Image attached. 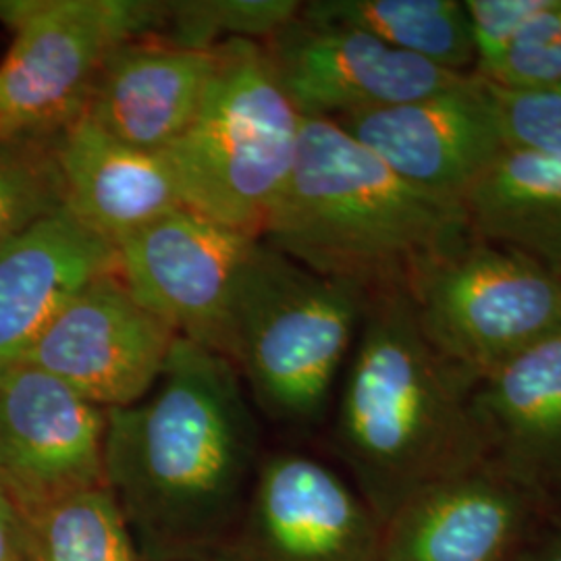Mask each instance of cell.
Instances as JSON below:
<instances>
[{"label": "cell", "mask_w": 561, "mask_h": 561, "mask_svg": "<svg viewBox=\"0 0 561 561\" xmlns=\"http://www.w3.org/2000/svg\"><path fill=\"white\" fill-rule=\"evenodd\" d=\"M238 368L180 337L140 401L106 410L104 481L146 561H208L245 510L261 426Z\"/></svg>", "instance_id": "obj_1"}, {"label": "cell", "mask_w": 561, "mask_h": 561, "mask_svg": "<svg viewBox=\"0 0 561 561\" xmlns=\"http://www.w3.org/2000/svg\"><path fill=\"white\" fill-rule=\"evenodd\" d=\"M472 387L422 335L410 294L368 296L333 445L381 526L424 489L486 461Z\"/></svg>", "instance_id": "obj_2"}, {"label": "cell", "mask_w": 561, "mask_h": 561, "mask_svg": "<svg viewBox=\"0 0 561 561\" xmlns=\"http://www.w3.org/2000/svg\"><path fill=\"white\" fill-rule=\"evenodd\" d=\"M468 236L461 206L401 180L335 121L304 117L296 164L261 240L375 296L412 294Z\"/></svg>", "instance_id": "obj_3"}, {"label": "cell", "mask_w": 561, "mask_h": 561, "mask_svg": "<svg viewBox=\"0 0 561 561\" xmlns=\"http://www.w3.org/2000/svg\"><path fill=\"white\" fill-rule=\"evenodd\" d=\"M368 296L306 268L259 240L241 268L227 322L225 358L266 419L319 421L347 358Z\"/></svg>", "instance_id": "obj_4"}, {"label": "cell", "mask_w": 561, "mask_h": 561, "mask_svg": "<svg viewBox=\"0 0 561 561\" xmlns=\"http://www.w3.org/2000/svg\"><path fill=\"white\" fill-rule=\"evenodd\" d=\"M217 53L196 117L162 157L185 208L261 238L296 164L304 117L262 42H225Z\"/></svg>", "instance_id": "obj_5"}, {"label": "cell", "mask_w": 561, "mask_h": 561, "mask_svg": "<svg viewBox=\"0 0 561 561\" xmlns=\"http://www.w3.org/2000/svg\"><path fill=\"white\" fill-rule=\"evenodd\" d=\"M162 0H2L13 42L0 60V140H55L85 113L108 55L154 38Z\"/></svg>", "instance_id": "obj_6"}, {"label": "cell", "mask_w": 561, "mask_h": 561, "mask_svg": "<svg viewBox=\"0 0 561 561\" xmlns=\"http://www.w3.org/2000/svg\"><path fill=\"white\" fill-rule=\"evenodd\" d=\"M422 335L472 385L561 331V280L537 261L468 236L416 280Z\"/></svg>", "instance_id": "obj_7"}, {"label": "cell", "mask_w": 561, "mask_h": 561, "mask_svg": "<svg viewBox=\"0 0 561 561\" xmlns=\"http://www.w3.org/2000/svg\"><path fill=\"white\" fill-rule=\"evenodd\" d=\"M208 561H382V526L327 463L268 454L240 520Z\"/></svg>", "instance_id": "obj_8"}, {"label": "cell", "mask_w": 561, "mask_h": 561, "mask_svg": "<svg viewBox=\"0 0 561 561\" xmlns=\"http://www.w3.org/2000/svg\"><path fill=\"white\" fill-rule=\"evenodd\" d=\"M261 238L180 208L117 245V275L180 337L225 356L241 268Z\"/></svg>", "instance_id": "obj_9"}, {"label": "cell", "mask_w": 561, "mask_h": 561, "mask_svg": "<svg viewBox=\"0 0 561 561\" xmlns=\"http://www.w3.org/2000/svg\"><path fill=\"white\" fill-rule=\"evenodd\" d=\"M285 94L306 119H340L421 101L468 76L454 73L343 23L298 18L262 42Z\"/></svg>", "instance_id": "obj_10"}, {"label": "cell", "mask_w": 561, "mask_h": 561, "mask_svg": "<svg viewBox=\"0 0 561 561\" xmlns=\"http://www.w3.org/2000/svg\"><path fill=\"white\" fill-rule=\"evenodd\" d=\"M175 340L178 333L113 273L67 301L21 362L50 373L102 410H113L150 393Z\"/></svg>", "instance_id": "obj_11"}, {"label": "cell", "mask_w": 561, "mask_h": 561, "mask_svg": "<svg viewBox=\"0 0 561 561\" xmlns=\"http://www.w3.org/2000/svg\"><path fill=\"white\" fill-rule=\"evenodd\" d=\"M335 123L401 180L458 206L505 150L495 102L486 81L474 73L421 101L345 115Z\"/></svg>", "instance_id": "obj_12"}, {"label": "cell", "mask_w": 561, "mask_h": 561, "mask_svg": "<svg viewBox=\"0 0 561 561\" xmlns=\"http://www.w3.org/2000/svg\"><path fill=\"white\" fill-rule=\"evenodd\" d=\"M106 410L32 364L0 373V486L15 505L104 481Z\"/></svg>", "instance_id": "obj_13"}, {"label": "cell", "mask_w": 561, "mask_h": 561, "mask_svg": "<svg viewBox=\"0 0 561 561\" xmlns=\"http://www.w3.org/2000/svg\"><path fill=\"white\" fill-rule=\"evenodd\" d=\"M549 522L491 463L433 484L382 524V561H520Z\"/></svg>", "instance_id": "obj_14"}, {"label": "cell", "mask_w": 561, "mask_h": 561, "mask_svg": "<svg viewBox=\"0 0 561 561\" xmlns=\"http://www.w3.org/2000/svg\"><path fill=\"white\" fill-rule=\"evenodd\" d=\"M486 463L561 518V331L472 387Z\"/></svg>", "instance_id": "obj_15"}, {"label": "cell", "mask_w": 561, "mask_h": 561, "mask_svg": "<svg viewBox=\"0 0 561 561\" xmlns=\"http://www.w3.org/2000/svg\"><path fill=\"white\" fill-rule=\"evenodd\" d=\"M119 268L117 248L65 206L0 248V373L23 360L65 304Z\"/></svg>", "instance_id": "obj_16"}, {"label": "cell", "mask_w": 561, "mask_h": 561, "mask_svg": "<svg viewBox=\"0 0 561 561\" xmlns=\"http://www.w3.org/2000/svg\"><path fill=\"white\" fill-rule=\"evenodd\" d=\"M62 206L115 248L185 208L167 159L117 140L81 115L55 140Z\"/></svg>", "instance_id": "obj_17"}, {"label": "cell", "mask_w": 561, "mask_h": 561, "mask_svg": "<svg viewBox=\"0 0 561 561\" xmlns=\"http://www.w3.org/2000/svg\"><path fill=\"white\" fill-rule=\"evenodd\" d=\"M217 60V48L125 42L102 65L83 115L117 140L162 154L196 117Z\"/></svg>", "instance_id": "obj_18"}, {"label": "cell", "mask_w": 561, "mask_h": 561, "mask_svg": "<svg viewBox=\"0 0 561 561\" xmlns=\"http://www.w3.org/2000/svg\"><path fill=\"white\" fill-rule=\"evenodd\" d=\"M477 240L561 268V154L505 148L461 198Z\"/></svg>", "instance_id": "obj_19"}, {"label": "cell", "mask_w": 561, "mask_h": 561, "mask_svg": "<svg viewBox=\"0 0 561 561\" xmlns=\"http://www.w3.org/2000/svg\"><path fill=\"white\" fill-rule=\"evenodd\" d=\"M301 15L356 27L454 73L477 69L463 0H314L301 2Z\"/></svg>", "instance_id": "obj_20"}, {"label": "cell", "mask_w": 561, "mask_h": 561, "mask_svg": "<svg viewBox=\"0 0 561 561\" xmlns=\"http://www.w3.org/2000/svg\"><path fill=\"white\" fill-rule=\"evenodd\" d=\"M15 510L27 561H146L106 484Z\"/></svg>", "instance_id": "obj_21"}, {"label": "cell", "mask_w": 561, "mask_h": 561, "mask_svg": "<svg viewBox=\"0 0 561 561\" xmlns=\"http://www.w3.org/2000/svg\"><path fill=\"white\" fill-rule=\"evenodd\" d=\"M296 0H169L162 2L157 41L213 50L225 42L268 41L300 13Z\"/></svg>", "instance_id": "obj_22"}, {"label": "cell", "mask_w": 561, "mask_h": 561, "mask_svg": "<svg viewBox=\"0 0 561 561\" xmlns=\"http://www.w3.org/2000/svg\"><path fill=\"white\" fill-rule=\"evenodd\" d=\"M55 140H0V248L62 206Z\"/></svg>", "instance_id": "obj_23"}, {"label": "cell", "mask_w": 561, "mask_h": 561, "mask_svg": "<svg viewBox=\"0 0 561 561\" xmlns=\"http://www.w3.org/2000/svg\"><path fill=\"white\" fill-rule=\"evenodd\" d=\"M505 148L561 154V81L535 88L489 83Z\"/></svg>", "instance_id": "obj_24"}, {"label": "cell", "mask_w": 561, "mask_h": 561, "mask_svg": "<svg viewBox=\"0 0 561 561\" xmlns=\"http://www.w3.org/2000/svg\"><path fill=\"white\" fill-rule=\"evenodd\" d=\"M482 80L502 88H535L561 81V0L530 21Z\"/></svg>", "instance_id": "obj_25"}, {"label": "cell", "mask_w": 561, "mask_h": 561, "mask_svg": "<svg viewBox=\"0 0 561 561\" xmlns=\"http://www.w3.org/2000/svg\"><path fill=\"white\" fill-rule=\"evenodd\" d=\"M551 2L553 0H463L477 53L474 76H486L520 36L522 30L547 11Z\"/></svg>", "instance_id": "obj_26"}, {"label": "cell", "mask_w": 561, "mask_h": 561, "mask_svg": "<svg viewBox=\"0 0 561 561\" xmlns=\"http://www.w3.org/2000/svg\"><path fill=\"white\" fill-rule=\"evenodd\" d=\"M0 561H27L20 514L0 486Z\"/></svg>", "instance_id": "obj_27"}, {"label": "cell", "mask_w": 561, "mask_h": 561, "mask_svg": "<svg viewBox=\"0 0 561 561\" xmlns=\"http://www.w3.org/2000/svg\"><path fill=\"white\" fill-rule=\"evenodd\" d=\"M520 561H561V518L542 526Z\"/></svg>", "instance_id": "obj_28"}, {"label": "cell", "mask_w": 561, "mask_h": 561, "mask_svg": "<svg viewBox=\"0 0 561 561\" xmlns=\"http://www.w3.org/2000/svg\"><path fill=\"white\" fill-rule=\"evenodd\" d=\"M553 275H556V277H558V279L561 280V268H558V271H553Z\"/></svg>", "instance_id": "obj_29"}]
</instances>
